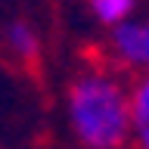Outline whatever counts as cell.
<instances>
[{
    "label": "cell",
    "instance_id": "6da1fadb",
    "mask_svg": "<svg viewBox=\"0 0 149 149\" xmlns=\"http://www.w3.org/2000/svg\"><path fill=\"white\" fill-rule=\"evenodd\" d=\"M65 118L81 149H127L130 81L115 65H87L65 90Z\"/></svg>",
    "mask_w": 149,
    "mask_h": 149
},
{
    "label": "cell",
    "instance_id": "7a4b0ae2",
    "mask_svg": "<svg viewBox=\"0 0 149 149\" xmlns=\"http://www.w3.org/2000/svg\"><path fill=\"white\" fill-rule=\"evenodd\" d=\"M109 59L118 72L149 74V16L109 28Z\"/></svg>",
    "mask_w": 149,
    "mask_h": 149
},
{
    "label": "cell",
    "instance_id": "3957f363",
    "mask_svg": "<svg viewBox=\"0 0 149 149\" xmlns=\"http://www.w3.org/2000/svg\"><path fill=\"white\" fill-rule=\"evenodd\" d=\"M127 149H149V74L130 81V140Z\"/></svg>",
    "mask_w": 149,
    "mask_h": 149
},
{
    "label": "cell",
    "instance_id": "277c9868",
    "mask_svg": "<svg viewBox=\"0 0 149 149\" xmlns=\"http://www.w3.org/2000/svg\"><path fill=\"white\" fill-rule=\"evenodd\" d=\"M6 50L16 59H22V62H34L37 56H40V40H37L34 28L28 25V22H13V25L6 28Z\"/></svg>",
    "mask_w": 149,
    "mask_h": 149
},
{
    "label": "cell",
    "instance_id": "5b68a950",
    "mask_svg": "<svg viewBox=\"0 0 149 149\" xmlns=\"http://www.w3.org/2000/svg\"><path fill=\"white\" fill-rule=\"evenodd\" d=\"M87 3H90L93 19L102 28H115L121 22H127L137 9V0H87Z\"/></svg>",
    "mask_w": 149,
    "mask_h": 149
}]
</instances>
